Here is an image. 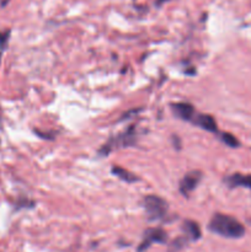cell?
Here are the masks:
<instances>
[{
  "instance_id": "obj_1",
  "label": "cell",
  "mask_w": 251,
  "mask_h": 252,
  "mask_svg": "<svg viewBox=\"0 0 251 252\" xmlns=\"http://www.w3.org/2000/svg\"><path fill=\"white\" fill-rule=\"evenodd\" d=\"M212 233L229 239H239L245 235V228L235 218L226 214L216 213L208 224Z\"/></svg>"
},
{
  "instance_id": "obj_2",
  "label": "cell",
  "mask_w": 251,
  "mask_h": 252,
  "mask_svg": "<svg viewBox=\"0 0 251 252\" xmlns=\"http://www.w3.org/2000/svg\"><path fill=\"white\" fill-rule=\"evenodd\" d=\"M137 140V130H135V126L132 125L130 127H128L127 129L123 130L122 133H120L116 137H112L107 143L102 145L98 153L101 155H108L112 150L118 149V148H126L133 145Z\"/></svg>"
},
{
  "instance_id": "obj_3",
  "label": "cell",
  "mask_w": 251,
  "mask_h": 252,
  "mask_svg": "<svg viewBox=\"0 0 251 252\" xmlns=\"http://www.w3.org/2000/svg\"><path fill=\"white\" fill-rule=\"evenodd\" d=\"M143 206H144L145 212H147L150 220H159V219H162L167 214V209H169L166 201H164L160 197L155 196V194L145 196L143 198Z\"/></svg>"
},
{
  "instance_id": "obj_4",
  "label": "cell",
  "mask_w": 251,
  "mask_h": 252,
  "mask_svg": "<svg viewBox=\"0 0 251 252\" xmlns=\"http://www.w3.org/2000/svg\"><path fill=\"white\" fill-rule=\"evenodd\" d=\"M167 235L162 229L160 228H150L145 230L144 238L143 241L140 243L139 248H138V252H143L147 250L152 244H165L166 241Z\"/></svg>"
},
{
  "instance_id": "obj_5",
  "label": "cell",
  "mask_w": 251,
  "mask_h": 252,
  "mask_svg": "<svg viewBox=\"0 0 251 252\" xmlns=\"http://www.w3.org/2000/svg\"><path fill=\"white\" fill-rule=\"evenodd\" d=\"M202 180V172L201 171H189L182 177L180 181V192L182 196L188 197L189 193L198 186L199 181Z\"/></svg>"
},
{
  "instance_id": "obj_6",
  "label": "cell",
  "mask_w": 251,
  "mask_h": 252,
  "mask_svg": "<svg viewBox=\"0 0 251 252\" xmlns=\"http://www.w3.org/2000/svg\"><path fill=\"white\" fill-rule=\"evenodd\" d=\"M191 123H193L197 127L202 128V129L207 130L211 133H218V125L214 117L211 115H204V113H199V115H194L192 118Z\"/></svg>"
},
{
  "instance_id": "obj_7",
  "label": "cell",
  "mask_w": 251,
  "mask_h": 252,
  "mask_svg": "<svg viewBox=\"0 0 251 252\" xmlns=\"http://www.w3.org/2000/svg\"><path fill=\"white\" fill-rule=\"evenodd\" d=\"M171 110L174 112L175 117L180 118L182 121H187V122H191L193 116L196 115L194 112V107L188 102H177L172 103Z\"/></svg>"
},
{
  "instance_id": "obj_8",
  "label": "cell",
  "mask_w": 251,
  "mask_h": 252,
  "mask_svg": "<svg viewBox=\"0 0 251 252\" xmlns=\"http://www.w3.org/2000/svg\"><path fill=\"white\" fill-rule=\"evenodd\" d=\"M224 182L226 186L230 189H235V187H245V189H251V175H243V174H233L230 176L225 177Z\"/></svg>"
},
{
  "instance_id": "obj_9",
  "label": "cell",
  "mask_w": 251,
  "mask_h": 252,
  "mask_svg": "<svg viewBox=\"0 0 251 252\" xmlns=\"http://www.w3.org/2000/svg\"><path fill=\"white\" fill-rule=\"evenodd\" d=\"M185 234H186V238L189 240H198L201 238V229L199 225L193 220H185L184 225H182Z\"/></svg>"
},
{
  "instance_id": "obj_10",
  "label": "cell",
  "mask_w": 251,
  "mask_h": 252,
  "mask_svg": "<svg viewBox=\"0 0 251 252\" xmlns=\"http://www.w3.org/2000/svg\"><path fill=\"white\" fill-rule=\"evenodd\" d=\"M111 171H112V174L115 175V176L120 177L121 180L126 181V182H127V184H133V182L138 181V177L135 176L134 174L129 172V171H128V170L123 169V167L113 166Z\"/></svg>"
},
{
  "instance_id": "obj_11",
  "label": "cell",
  "mask_w": 251,
  "mask_h": 252,
  "mask_svg": "<svg viewBox=\"0 0 251 252\" xmlns=\"http://www.w3.org/2000/svg\"><path fill=\"white\" fill-rule=\"evenodd\" d=\"M220 139H221V142L225 143V145H228V147H230V148L240 147V142H239V140L236 139L233 134H230V133H221Z\"/></svg>"
},
{
  "instance_id": "obj_12",
  "label": "cell",
  "mask_w": 251,
  "mask_h": 252,
  "mask_svg": "<svg viewBox=\"0 0 251 252\" xmlns=\"http://www.w3.org/2000/svg\"><path fill=\"white\" fill-rule=\"evenodd\" d=\"M187 243V238L186 236H181V238H177L176 240L172 241V244L170 245L169 252H177L181 249H184V246L186 245Z\"/></svg>"
},
{
  "instance_id": "obj_13",
  "label": "cell",
  "mask_w": 251,
  "mask_h": 252,
  "mask_svg": "<svg viewBox=\"0 0 251 252\" xmlns=\"http://www.w3.org/2000/svg\"><path fill=\"white\" fill-rule=\"evenodd\" d=\"M172 144H174V147L176 148L177 150L181 148V142H180V138L177 137V135H172Z\"/></svg>"
},
{
  "instance_id": "obj_14",
  "label": "cell",
  "mask_w": 251,
  "mask_h": 252,
  "mask_svg": "<svg viewBox=\"0 0 251 252\" xmlns=\"http://www.w3.org/2000/svg\"><path fill=\"white\" fill-rule=\"evenodd\" d=\"M249 221H250V224H251V219H250V220H249Z\"/></svg>"
}]
</instances>
